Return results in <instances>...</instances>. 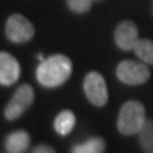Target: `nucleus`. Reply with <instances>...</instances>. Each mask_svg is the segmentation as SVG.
<instances>
[{
    "label": "nucleus",
    "instance_id": "8",
    "mask_svg": "<svg viewBox=\"0 0 153 153\" xmlns=\"http://www.w3.org/2000/svg\"><path fill=\"white\" fill-rule=\"evenodd\" d=\"M21 66L18 60L7 51L0 52V84L12 85L18 80Z\"/></svg>",
    "mask_w": 153,
    "mask_h": 153
},
{
    "label": "nucleus",
    "instance_id": "11",
    "mask_svg": "<svg viewBox=\"0 0 153 153\" xmlns=\"http://www.w3.org/2000/svg\"><path fill=\"white\" fill-rule=\"evenodd\" d=\"M105 148H106V143L103 138L92 137L83 143L73 146L71 153H103Z\"/></svg>",
    "mask_w": 153,
    "mask_h": 153
},
{
    "label": "nucleus",
    "instance_id": "7",
    "mask_svg": "<svg viewBox=\"0 0 153 153\" xmlns=\"http://www.w3.org/2000/svg\"><path fill=\"white\" fill-rule=\"evenodd\" d=\"M114 38L115 44L117 45L119 49L129 51L134 49V46L139 40V31H138V27L134 22L123 21L115 28Z\"/></svg>",
    "mask_w": 153,
    "mask_h": 153
},
{
    "label": "nucleus",
    "instance_id": "10",
    "mask_svg": "<svg viewBox=\"0 0 153 153\" xmlns=\"http://www.w3.org/2000/svg\"><path fill=\"white\" fill-rule=\"evenodd\" d=\"M75 125V115L70 110L61 111L54 120V129L55 131L61 137H65L73 130Z\"/></svg>",
    "mask_w": 153,
    "mask_h": 153
},
{
    "label": "nucleus",
    "instance_id": "15",
    "mask_svg": "<svg viewBox=\"0 0 153 153\" xmlns=\"http://www.w3.org/2000/svg\"><path fill=\"white\" fill-rule=\"evenodd\" d=\"M32 153H56V152L49 144H38L32 149Z\"/></svg>",
    "mask_w": 153,
    "mask_h": 153
},
{
    "label": "nucleus",
    "instance_id": "2",
    "mask_svg": "<svg viewBox=\"0 0 153 153\" xmlns=\"http://www.w3.org/2000/svg\"><path fill=\"white\" fill-rule=\"evenodd\" d=\"M147 121L146 108L139 101H128L121 106L117 117V129L123 135L138 134Z\"/></svg>",
    "mask_w": 153,
    "mask_h": 153
},
{
    "label": "nucleus",
    "instance_id": "9",
    "mask_svg": "<svg viewBox=\"0 0 153 153\" xmlns=\"http://www.w3.org/2000/svg\"><path fill=\"white\" fill-rule=\"evenodd\" d=\"M30 143V134L25 130H16L5 139V151L7 153H26Z\"/></svg>",
    "mask_w": 153,
    "mask_h": 153
},
{
    "label": "nucleus",
    "instance_id": "1",
    "mask_svg": "<svg viewBox=\"0 0 153 153\" xmlns=\"http://www.w3.org/2000/svg\"><path fill=\"white\" fill-rule=\"evenodd\" d=\"M73 64L68 56L56 54L41 61L36 70V78L42 87H60L70 78Z\"/></svg>",
    "mask_w": 153,
    "mask_h": 153
},
{
    "label": "nucleus",
    "instance_id": "16",
    "mask_svg": "<svg viewBox=\"0 0 153 153\" xmlns=\"http://www.w3.org/2000/svg\"><path fill=\"white\" fill-rule=\"evenodd\" d=\"M151 10H152V16H153V0H152V7H151Z\"/></svg>",
    "mask_w": 153,
    "mask_h": 153
},
{
    "label": "nucleus",
    "instance_id": "4",
    "mask_svg": "<svg viewBox=\"0 0 153 153\" xmlns=\"http://www.w3.org/2000/svg\"><path fill=\"white\" fill-rule=\"evenodd\" d=\"M117 79L128 85L144 84L151 76L148 66L139 61L123 60L116 68Z\"/></svg>",
    "mask_w": 153,
    "mask_h": 153
},
{
    "label": "nucleus",
    "instance_id": "13",
    "mask_svg": "<svg viewBox=\"0 0 153 153\" xmlns=\"http://www.w3.org/2000/svg\"><path fill=\"white\" fill-rule=\"evenodd\" d=\"M140 148L144 153H153V120H147L142 130L138 133Z\"/></svg>",
    "mask_w": 153,
    "mask_h": 153
},
{
    "label": "nucleus",
    "instance_id": "6",
    "mask_svg": "<svg viewBox=\"0 0 153 153\" xmlns=\"http://www.w3.org/2000/svg\"><path fill=\"white\" fill-rule=\"evenodd\" d=\"M5 35L14 44H25L35 36V27L22 14H13L5 25Z\"/></svg>",
    "mask_w": 153,
    "mask_h": 153
},
{
    "label": "nucleus",
    "instance_id": "5",
    "mask_svg": "<svg viewBox=\"0 0 153 153\" xmlns=\"http://www.w3.org/2000/svg\"><path fill=\"white\" fill-rule=\"evenodd\" d=\"M83 89L88 101L97 107H102L108 101V91L105 78L98 71H89L84 76Z\"/></svg>",
    "mask_w": 153,
    "mask_h": 153
},
{
    "label": "nucleus",
    "instance_id": "12",
    "mask_svg": "<svg viewBox=\"0 0 153 153\" xmlns=\"http://www.w3.org/2000/svg\"><path fill=\"white\" fill-rule=\"evenodd\" d=\"M133 50L144 64L153 65V41L147 38H139Z\"/></svg>",
    "mask_w": 153,
    "mask_h": 153
},
{
    "label": "nucleus",
    "instance_id": "3",
    "mask_svg": "<svg viewBox=\"0 0 153 153\" xmlns=\"http://www.w3.org/2000/svg\"><path fill=\"white\" fill-rule=\"evenodd\" d=\"M35 100V91L30 84H21L14 92L8 106L4 110V116L9 121H14L25 114Z\"/></svg>",
    "mask_w": 153,
    "mask_h": 153
},
{
    "label": "nucleus",
    "instance_id": "14",
    "mask_svg": "<svg viewBox=\"0 0 153 153\" xmlns=\"http://www.w3.org/2000/svg\"><path fill=\"white\" fill-rule=\"evenodd\" d=\"M66 4L71 12L83 14L87 13L92 7V0H66Z\"/></svg>",
    "mask_w": 153,
    "mask_h": 153
}]
</instances>
